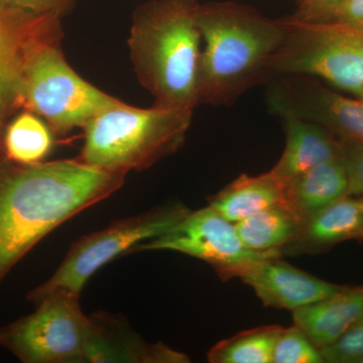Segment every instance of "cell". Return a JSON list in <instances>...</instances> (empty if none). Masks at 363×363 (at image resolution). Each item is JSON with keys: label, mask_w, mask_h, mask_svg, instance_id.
I'll return each mask as SVG.
<instances>
[{"label": "cell", "mask_w": 363, "mask_h": 363, "mask_svg": "<svg viewBox=\"0 0 363 363\" xmlns=\"http://www.w3.org/2000/svg\"><path fill=\"white\" fill-rule=\"evenodd\" d=\"M125 177L79 159L21 164L0 155V283L45 235L116 193Z\"/></svg>", "instance_id": "6da1fadb"}, {"label": "cell", "mask_w": 363, "mask_h": 363, "mask_svg": "<svg viewBox=\"0 0 363 363\" xmlns=\"http://www.w3.org/2000/svg\"><path fill=\"white\" fill-rule=\"evenodd\" d=\"M199 104L231 105L272 75V61L286 37L283 20H269L238 2L200 4Z\"/></svg>", "instance_id": "7a4b0ae2"}, {"label": "cell", "mask_w": 363, "mask_h": 363, "mask_svg": "<svg viewBox=\"0 0 363 363\" xmlns=\"http://www.w3.org/2000/svg\"><path fill=\"white\" fill-rule=\"evenodd\" d=\"M199 6L198 0H150L133 13L130 59L157 106L194 111L199 105Z\"/></svg>", "instance_id": "3957f363"}, {"label": "cell", "mask_w": 363, "mask_h": 363, "mask_svg": "<svg viewBox=\"0 0 363 363\" xmlns=\"http://www.w3.org/2000/svg\"><path fill=\"white\" fill-rule=\"evenodd\" d=\"M192 109L121 104L93 117L84 126L77 159L94 168L123 173L143 171L175 154L185 143Z\"/></svg>", "instance_id": "277c9868"}, {"label": "cell", "mask_w": 363, "mask_h": 363, "mask_svg": "<svg viewBox=\"0 0 363 363\" xmlns=\"http://www.w3.org/2000/svg\"><path fill=\"white\" fill-rule=\"evenodd\" d=\"M61 40L40 45L26 60L16 102L44 119L54 133L65 135L84 128L93 117L123 104L98 89L69 65Z\"/></svg>", "instance_id": "5b68a950"}, {"label": "cell", "mask_w": 363, "mask_h": 363, "mask_svg": "<svg viewBox=\"0 0 363 363\" xmlns=\"http://www.w3.org/2000/svg\"><path fill=\"white\" fill-rule=\"evenodd\" d=\"M281 20L286 37L272 59V75L311 76L363 97V28L293 16Z\"/></svg>", "instance_id": "8992f818"}, {"label": "cell", "mask_w": 363, "mask_h": 363, "mask_svg": "<svg viewBox=\"0 0 363 363\" xmlns=\"http://www.w3.org/2000/svg\"><path fill=\"white\" fill-rule=\"evenodd\" d=\"M28 298L35 311L0 327V346L23 363L86 362L97 323L80 296L54 291Z\"/></svg>", "instance_id": "52a82bcc"}, {"label": "cell", "mask_w": 363, "mask_h": 363, "mask_svg": "<svg viewBox=\"0 0 363 363\" xmlns=\"http://www.w3.org/2000/svg\"><path fill=\"white\" fill-rule=\"evenodd\" d=\"M182 204L169 205L113 222L102 230L83 236L70 250L54 274L28 295L64 291L81 296L91 277L121 255L168 233L189 213Z\"/></svg>", "instance_id": "ba28073f"}, {"label": "cell", "mask_w": 363, "mask_h": 363, "mask_svg": "<svg viewBox=\"0 0 363 363\" xmlns=\"http://www.w3.org/2000/svg\"><path fill=\"white\" fill-rule=\"evenodd\" d=\"M147 250H169L195 257L213 267L223 279L238 278L257 260L281 257L278 253L248 250L238 236L234 223L209 205L189 212L168 233L138 245L131 253Z\"/></svg>", "instance_id": "9c48e42d"}, {"label": "cell", "mask_w": 363, "mask_h": 363, "mask_svg": "<svg viewBox=\"0 0 363 363\" xmlns=\"http://www.w3.org/2000/svg\"><path fill=\"white\" fill-rule=\"evenodd\" d=\"M267 92L274 113L324 126L340 140L363 143V97H348L307 75H278Z\"/></svg>", "instance_id": "30bf717a"}, {"label": "cell", "mask_w": 363, "mask_h": 363, "mask_svg": "<svg viewBox=\"0 0 363 363\" xmlns=\"http://www.w3.org/2000/svg\"><path fill=\"white\" fill-rule=\"evenodd\" d=\"M281 257L257 260L238 277L255 291L267 307L294 312L343 288L291 266Z\"/></svg>", "instance_id": "8fae6325"}, {"label": "cell", "mask_w": 363, "mask_h": 363, "mask_svg": "<svg viewBox=\"0 0 363 363\" xmlns=\"http://www.w3.org/2000/svg\"><path fill=\"white\" fill-rule=\"evenodd\" d=\"M60 18L0 7V88L18 92L26 60L45 43L62 40Z\"/></svg>", "instance_id": "7c38bea8"}, {"label": "cell", "mask_w": 363, "mask_h": 363, "mask_svg": "<svg viewBox=\"0 0 363 363\" xmlns=\"http://www.w3.org/2000/svg\"><path fill=\"white\" fill-rule=\"evenodd\" d=\"M353 240H363V208L359 198L346 196L301 222L281 255H319Z\"/></svg>", "instance_id": "4fadbf2b"}, {"label": "cell", "mask_w": 363, "mask_h": 363, "mask_svg": "<svg viewBox=\"0 0 363 363\" xmlns=\"http://www.w3.org/2000/svg\"><path fill=\"white\" fill-rule=\"evenodd\" d=\"M286 147L272 171L286 183L322 162L342 157V140L313 121L295 116H283Z\"/></svg>", "instance_id": "5bb4252c"}, {"label": "cell", "mask_w": 363, "mask_h": 363, "mask_svg": "<svg viewBox=\"0 0 363 363\" xmlns=\"http://www.w3.org/2000/svg\"><path fill=\"white\" fill-rule=\"evenodd\" d=\"M363 314V285L338 292L293 312L294 324L319 350L338 340Z\"/></svg>", "instance_id": "9a60e30c"}, {"label": "cell", "mask_w": 363, "mask_h": 363, "mask_svg": "<svg viewBox=\"0 0 363 363\" xmlns=\"http://www.w3.org/2000/svg\"><path fill=\"white\" fill-rule=\"evenodd\" d=\"M286 183L272 169L257 176L241 175L216 195L209 206L227 220L236 222L286 203Z\"/></svg>", "instance_id": "2e32d148"}, {"label": "cell", "mask_w": 363, "mask_h": 363, "mask_svg": "<svg viewBox=\"0 0 363 363\" xmlns=\"http://www.w3.org/2000/svg\"><path fill=\"white\" fill-rule=\"evenodd\" d=\"M97 330L86 362H188L183 353L162 343L143 342L138 336L123 328L119 322L95 317Z\"/></svg>", "instance_id": "e0dca14e"}, {"label": "cell", "mask_w": 363, "mask_h": 363, "mask_svg": "<svg viewBox=\"0 0 363 363\" xmlns=\"http://www.w3.org/2000/svg\"><path fill=\"white\" fill-rule=\"evenodd\" d=\"M348 196V179L342 157L330 160L290 182L286 203L301 220Z\"/></svg>", "instance_id": "ac0fdd59"}, {"label": "cell", "mask_w": 363, "mask_h": 363, "mask_svg": "<svg viewBox=\"0 0 363 363\" xmlns=\"http://www.w3.org/2000/svg\"><path fill=\"white\" fill-rule=\"evenodd\" d=\"M301 222L288 205L281 204L236 222L234 225L248 250L281 255V250L297 233Z\"/></svg>", "instance_id": "d6986e66"}, {"label": "cell", "mask_w": 363, "mask_h": 363, "mask_svg": "<svg viewBox=\"0 0 363 363\" xmlns=\"http://www.w3.org/2000/svg\"><path fill=\"white\" fill-rule=\"evenodd\" d=\"M52 131L44 119L26 109L4 128L2 135L4 157L21 164L44 162L52 150Z\"/></svg>", "instance_id": "ffe728a7"}, {"label": "cell", "mask_w": 363, "mask_h": 363, "mask_svg": "<svg viewBox=\"0 0 363 363\" xmlns=\"http://www.w3.org/2000/svg\"><path fill=\"white\" fill-rule=\"evenodd\" d=\"M283 327L267 325L240 332L208 351L211 363H271L274 344Z\"/></svg>", "instance_id": "44dd1931"}, {"label": "cell", "mask_w": 363, "mask_h": 363, "mask_svg": "<svg viewBox=\"0 0 363 363\" xmlns=\"http://www.w3.org/2000/svg\"><path fill=\"white\" fill-rule=\"evenodd\" d=\"M272 363H322L321 351L296 326L281 328L272 352Z\"/></svg>", "instance_id": "7402d4cb"}, {"label": "cell", "mask_w": 363, "mask_h": 363, "mask_svg": "<svg viewBox=\"0 0 363 363\" xmlns=\"http://www.w3.org/2000/svg\"><path fill=\"white\" fill-rule=\"evenodd\" d=\"M324 362L359 363L363 358V314L336 342L322 348Z\"/></svg>", "instance_id": "603a6c76"}, {"label": "cell", "mask_w": 363, "mask_h": 363, "mask_svg": "<svg viewBox=\"0 0 363 363\" xmlns=\"http://www.w3.org/2000/svg\"><path fill=\"white\" fill-rule=\"evenodd\" d=\"M342 140V160L348 179V196H363V143Z\"/></svg>", "instance_id": "cb8c5ba5"}, {"label": "cell", "mask_w": 363, "mask_h": 363, "mask_svg": "<svg viewBox=\"0 0 363 363\" xmlns=\"http://www.w3.org/2000/svg\"><path fill=\"white\" fill-rule=\"evenodd\" d=\"M75 0H0V7L37 16L60 18Z\"/></svg>", "instance_id": "d4e9b609"}, {"label": "cell", "mask_w": 363, "mask_h": 363, "mask_svg": "<svg viewBox=\"0 0 363 363\" xmlns=\"http://www.w3.org/2000/svg\"><path fill=\"white\" fill-rule=\"evenodd\" d=\"M346 0H304L293 18L306 21H328Z\"/></svg>", "instance_id": "484cf974"}, {"label": "cell", "mask_w": 363, "mask_h": 363, "mask_svg": "<svg viewBox=\"0 0 363 363\" xmlns=\"http://www.w3.org/2000/svg\"><path fill=\"white\" fill-rule=\"evenodd\" d=\"M330 21L363 28V0H346Z\"/></svg>", "instance_id": "4316f807"}, {"label": "cell", "mask_w": 363, "mask_h": 363, "mask_svg": "<svg viewBox=\"0 0 363 363\" xmlns=\"http://www.w3.org/2000/svg\"><path fill=\"white\" fill-rule=\"evenodd\" d=\"M16 107H18L16 102V93L13 90L0 88V155L2 152V135H4V128H6V121L7 116H9L11 111Z\"/></svg>", "instance_id": "83f0119b"}, {"label": "cell", "mask_w": 363, "mask_h": 363, "mask_svg": "<svg viewBox=\"0 0 363 363\" xmlns=\"http://www.w3.org/2000/svg\"><path fill=\"white\" fill-rule=\"evenodd\" d=\"M296 1L298 2V6H300L304 2V0H296Z\"/></svg>", "instance_id": "f1b7e54d"}, {"label": "cell", "mask_w": 363, "mask_h": 363, "mask_svg": "<svg viewBox=\"0 0 363 363\" xmlns=\"http://www.w3.org/2000/svg\"><path fill=\"white\" fill-rule=\"evenodd\" d=\"M359 200H360V203H362V208H363V196H359Z\"/></svg>", "instance_id": "f546056e"}, {"label": "cell", "mask_w": 363, "mask_h": 363, "mask_svg": "<svg viewBox=\"0 0 363 363\" xmlns=\"http://www.w3.org/2000/svg\"><path fill=\"white\" fill-rule=\"evenodd\" d=\"M359 363H363V358H362V362H360Z\"/></svg>", "instance_id": "4dcf8cb0"}]
</instances>
